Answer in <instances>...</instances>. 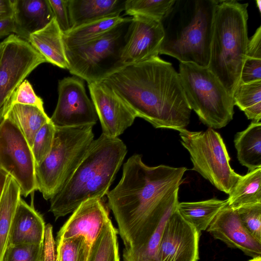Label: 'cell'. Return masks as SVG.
Returning a JSON list of instances; mask_svg holds the SVG:
<instances>
[{
	"label": "cell",
	"mask_w": 261,
	"mask_h": 261,
	"mask_svg": "<svg viewBox=\"0 0 261 261\" xmlns=\"http://www.w3.org/2000/svg\"><path fill=\"white\" fill-rule=\"evenodd\" d=\"M55 132L56 126L50 121L44 124L36 135L31 147L35 166L41 164L50 153Z\"/></svg>",
	"instance_id": "cell-33"
},
{
	"label": "cell",
	"mask_w": 261,
	"mask_h": 261,
	"mask_svg": "<svg viewBox=\"0 0 261 261\" xmlns=\"http://www.w3.org/2000/svg\"><path fill=\"white\" fill-rule=\"evenodd\" d=\"M93 127H56L50 153L35 166L37 190L45 200L61 190L80 164L94 140Z\"/></svg>",
	"instance_id": "cell-6"
},
{
	"label": "cell",
	"mask_w": 261,
	"mask_h": 261,
	"mask_svg": "<svg viewBox=\"0 0 261 261\" xmlns=\"http://www.w3.org/2000/svg\"><path fill=\"white\" fill-rule=\"evenodd\" d=\"M206 230L230 248L240 249L252 258L261 256V243L245 229L237 211L227 205L217 214Z\"/></svg>",
	"instance_id": "cell-17"
},
{
	"label": "cell",
	"mask_w": 261,
	"mask_h": 261,
	"mask_svg": "<svg viewBox=\"0 0 261 261\" xmlns=\"http://www.w3.org/2000/svg\"><path fill=\"white\" fill-rule=\"evenodd\" d=\"M0 168L19 185L26 197L37 190L31 148L17 126L6 117L0 123Z\"/></svg>",
	"instance_id": "cell-11"
},
{
	"label": "cell",
	"mask_w": 261,
	"mask_h": 261,
	"mask_svg": "<svg viewBox=\"0 0 261 261\" xmlns=\"http://www.w3.org/2000/svg\"><path fill=\"white\" fill-rule=\"evenodd\" d=\"M41 261H59L56 243L53 236V226L50 224L45 226Z\"/></svg>",
	"instance_id": "cell-38"
},
{
	"label": "cell",
	"mask_w": 261,
	"mask_h": 261,
	"mask_svg": "<svg viewBox=\"0 0 261 261\" xmlns=\"http://www.w3.org/2000/svg\"><path fill=\"white\" fill-rule=\"evenodd\" d=\"M200 235L176 210L166 224L158 248L157 261H198Z\"/></svg>",
	"instance_id": "cell-14"
},
{
	"label": "cell",
	"mask_w": 261,
	"mask_h": 261,
	"mask_svg": "<svg viewBox=\"0 0 261 261\" xmlns=\"http://www.w3.org/2000/svg\"><path fill=\"white\" fill-rule=\"evenodd\" d=\"M217 0H176L162 22L164 38L160 54L180 63L207 67Z\"/></svg>",
	"instance_id": "cell-4"
},
{
	"label": "cell",
	"mask_w": 261,
	"mask_h": 261,
	"mask_svg": "<svg viewBox=\"0 0 261 261\" xmlns=\"http://www.w3.org/2000/svg\"><path fill=\"white\" fill-rule=\"evenodd\" d=\"M120 16L103 18L75 28L63 34L65 46L83 44L111 30L126 20Z\"/></svg>",
	"instance_id": "cell-27"
},
{
	"label": "cell",
	"mask_w": 261,
	"mask_h": 261,
	"mask_svg": "<svg viewBox=\"0 0 261 261\" xmlns=\"http://www.w3.org/2000/svg\"><path fill=\"white\" fill-rule=\"evenodd\" d=\"M164 38L162 22L145 16L132 17L121 54L123 66L158 57Z\"/></svg>",
	"instance_id": "cell-13"
},
{
	"label": "cell",
	"mask_w": 261,
	"mask_h": 261,
	"mask_svg": "<svg viewBox=\"0 0 261 261\" xmlns=\"http://www.w3.org/2000/svg\"><path fill=\"white\" fill-rule=\"evenodd\" d=\"M0 59V123L10 109L19 86L40 64L47 62L28 41L14 34L2 42Z\"/></svg>",
	"instance_id": "cell-10"
},
{
	"label": "cell",
	"mask_w": 261,
	"mask_h": 261,
	"mask_svg": "<svg viewBox=\"0 0 261 261\" xmlns=\"http://www.w3.org/2000/svg\"><path fill=\"white\" fill-rule=\"evenodd\" d=\"M43 249V243L9 245L2 261H41Z\"/></svg>",
	"instance_id": "cell-34"
},
{
	"label": "cell",
	"mask_w": 261,
	"mask_h": 261,
	"mask_svg": "<svg viewBox=\"0 0 261 261\" xmlns=\"http://www.w3.org/2000/svg\"><path fill=\"white\" fill-rule=\"evenodd\" d=\"M261 81V26L249 39L240 82L247 84Z\"/></svg>",
	"instance_id": "cell-31"
},
{
	"label": "cell",
	"mask_w": 261,
	"mask_h": 261,
	"mask_svg": "<svg viewBox=\"0 0 261 261\" xmlns=\"http://www.w3.org/2000/svg\"><path fill=\"white\" fill-rule=\"evenodd\" d=\"M234 105L252 121L261 120V81L247 84L239 83L233 95Z\"/></svg>",
	"instance_id": "cell-28"
},
{
	"label": "cell",
	"mask_w": 261,
	"mask_h": 261,
	"mask_svg": "<svg viewBox=\"0 0 261 261\" xmlns=\"http://www.w3.org/2000/svg\"><path fill=\"white\" fill-rule=\"evenodd\" d=\"M240 163L249 171L261 167V122L252 121L234 139Z\"/></svg>",
	"instance_id": "cell-22"
},
{
	"label": "cell",
	"mask_w": 261,
	"mask_h": 261,
	"mask_svg": "<svg viewBox=\"0 0 261 261\" xmlns=\"http://www.w3.org/2000/svg\"><path fill=\"white\" fill-rule=\"evenodd\" d=\"M248 261H261V256L252 258Z\"/></svg>",
	"instance_id": "cell-43"
},
{
	"label": "cell",
	"mask_w": 261,
	"mask_h": 261,
	"mask_svg": "<svg viewBox=\"0 0 261 261\" xmlns=\"http://www.w3.org/2000/svg\"><path fill=\"white\" fill-rule=\"evenodd\" d=\"M28 42L47 62L68 69L63 33L55 17L43 29L31 34Z\"/></svg>",
	"instance_id": "cell-21"
},
{
	"label": "cell",
	"mask_w": 261,
	"mask_h": 261,
	"mask_svg": "<svg viewBox=\"0 0 261 261\" xmlns=\"http://www.w3.org/2000/svg\"><path fill=\"white\" fill-rule=\"evenodd\" d=\"M59 261H88L91 245L82 236L56 240Z\"/></svg>",
	"instance_id": "cell-32"
},
{
	"label": "cell",
	"mask_w": 261,
	"mask_h": 261,
	"mask_svg": "<svg viewBox=\"0 0 261 261\" xmlns=\"http://www.w3.org/2000/svg\"><path fill=\"white\" fill-rule=\"evenodd\" d=\"M117 233L110 220L92 243L88 261H120Z\"/></svg>",
	"instance_id": "cell-29"
},
{
	"label": "cell",
	"mask_w": 261,
	"mask_h": 261,
	"mask_svg": "<svg viewBox=\"0 0 261 261\" xmlns=\"http://www.w3.org/2000/svg\"><path fill=\"white\" fill-rule=\"evenodd\" d=\"M248 3L217 0L207 68L232 96L240 80L248 37Z\"/></svg>",
	"instance_id": "cell-5"
},
{
	"label": "cell",
	"mask_w": 261,
	"mask_h": 261,
	"mask_svg": "<svg viewBox=\"0 0 261 261\" xmlns=\"http://www.w3.org/2000/svg\"><path fill=\"white\" fill-rule=\"evenodd\" d=\"M182 145L188 151L199 173L218 190L229 194L241 177L230 166V157L221 135L213 128L192 132L178 130Z\"/></svg>",
	"instance_id": "cell-9"
},
{
	"label": "cell",
	"mask_w": 261,
	"mask_h": 261,
	"mask_svg": "<svg viewBox=\"0 0 261 261\" xmlns=\"http://www.w3.org/2000/svg\"><path fill=\"white\" fill-rule=\"evenodd\" d=\"M227 205V199L212 198L196 202H179L176 210L201 233L207 229L217 214Z\"/></svg>",
	"instance_id": "cell-23"
},
{
	"label": "cell",
	"mask_w": 261,
	"mask_h": 261,
	"mask_svg": "<svg viewBox=\"0 0 261 261\" xmlns=\"http://www.w3.org/2000/svg\"><path fill=\"white\" fill-rule=\"evenodd\" d=\"M228 195L227 206L234 210L261 203V167L242 175Z\"/></svg>",
	"instance_id": "cell-26"
},
{
	"label": "cell",
	"mask_w": 261,
	"mask_h": 261,
	"mask_svg": "<svg viewBox=\"0 0 261 261\" xmlns=\"http://www.w3.org/2000/svg\"><path fill=\"white\" fill-rule=\"evenodd\" d=\"M121 178L108 193L125 249L159 245L166 224L176 210L186 167H151L134 154L124 164Z\"/></svg>",
	"instance_id": "cell-1"
},
{
	"label": "cell",
	"mask_w": 261,
	"mask_h": 261,
	"mask_svg": "<svg viewBox=\"0 0 261 261\" xmlns=\"http://www.w3.org/2000/svg\"><path fill=\"white\" fill-rule=\"evenodd\" d=\"M2 50V42H1L0 43V59H1Z\"/></svg>",
	"instance_id": "cell-44"
},
{
	"label": "cell",
	"mask_w": 261,
	"mask_h": 261,
	"mask_svg": "<svg viewBox=\"0 0 261 261\" xmlns=\"http://www.w3.org/2000/svg\"><path fill=\"white\" fill-rule=\"evenodd\" d=\"M175 1H125V15L145 16L162 22L170 13Z\"/></svg>",
	"instance_id": "cell-30"
},
{
	"label": "cell",
	"mask_w": 261,
	"mask_h": 261,
	"mask_svg": "<svg viewBox=\"0 0 261 261\" xmlns=\"http://www.w3.org/2000/svg\"><path fill=\"white\" fill-rule=\"evenodd\" d=\"M178 74L190 109L204 124L221 128L232 120L233 97L207 67L180 63Z\"/></svg>",
	"instance_id": "cell-7"
},
{
	"label": "cell",
	"mask_w": 261,
	"mask_h": 261,
	"mask_svg": "<svg viewBox=\"0 0 261 261\" xmlns=\"http://www.w3.org/2000/svg\"><path fill=\"white\" fill-rule=\"evenodd\" d=\"M92 101L102 134L118 138L134 123L136 116L124 101L102 82L88 84Z\"/></svg>",
	"instance_id": "cell-15"
},
{
	"label": "cell",
	"mask_w": 261,
	"mask_h": 261,
	"mask_svg": "<svg viewBox=\"0 0 261 261\" xmlns=\"http://www.w3.org/2000/svg\"><path fill=\"white\" fill-rule=\"evenodd\" d=\"M110 220L102 199H90L82 202L58 231L56 240L83 237L92 245Z\"/></svg>",
	"instance_id": "cell-16"
},
{
	"label": "cell",
	"mask_w": 261,
	"mask_h": 261,
	"mask_svg": "<svg viewBox=\"0 0 261 261\" xmlns=\"http://www.w3.org/2000/svg\"><path fill=\"white\" fill-rule=\"evenodd\" d=\"M236 211L245 229L261 243V203L241 207Z\"/></svg>",
	"instance_id": "cell-35"
},
{
	"label": "cell",
	"mask_w": 261,
	"mask_h": 261,
	"mask_svg": "<svg viewBox=\"0 0 261 261\" xmlns=\"http://www.w3.org/2000/svg\"><path fill=\"white\" fill-rule=\"evenodd\" d=\"M14 31L13 11L0 14V38L14 34Z\"/></svg>",
	"instance_id": "cell-39"
},
{
	"label": "cell",
	"mask_w": 261,
	"mask_h": 261,
	"mask_svg": "<svg viewBox=\"0 0 261 261\" xmlns=\"http://www.w3.org/2000/svg\"><path fill=\"white\" fill-rule=\"evenodd\" d=\"M50 119L59 127L93 126L96 124L98 117L87 95L83 80L73 76L59 81L58 102Z\"/></svg>",
	"instance_id": "cell-12"
},
{
	"label": "cell",
	"mask_w": 261,
	"mask_h": 261,
	"mask_svg": "<svg viewBox=\"0 0 261 261\" xmlns=\"http://www.w3.org/2000/svg\"><path fill=\"white\" fill-rule=\"evenodd\" d=\"M127 152L118 137L101 134L94 140L70 178L49 200V211L56 220L72 213L88 199L107 196Z\"/></svg>",
	"instance_id": "cell-3"
},
{
	"label": "cell",
	"mask_w": 261,
	"mask_h": 261,
	"mask_svg": "<svg viewBox=\"0 0 261 261\" xmlns=\"http://www.w3.org/2000/svg\"><path fill=\"white\" fill-rule=\"evenodd\" d=\"M54 16L62 32L70 30L68 10V0H48Z\"/></svg>",
	"instance_id": "cell-37"
},
{
	"label": "cell",
	"mask_w": 261,
	"mask_h": 261,
	"mask_svg": "<svg viewBox=\"0 0 261 261\" xmlns=\"http://www.w3.org/2000/svg\"><path fill=\"white\" fill-rule=\"evenodd\" d=\"M6 117L17 126L31 148L37 132L44 124L50 121L44 110L35 106L22 104L12 106Z\"/></svg>",
	"instance_id": "cell-24"
},
{
	"label": "cell",
	"mask_w": 261,
	"mask_h": 261,
	"mask_svg": "<svg viewBox=\"0 0 261 261\" xmlns=\"http://www.w3.org/2000/svg\"><path fill=\"white\" fill-rule=\"evenodd\" d=\"M125 1L68 0L70 29L105 18L120 16Z\"/></svg>",
	"instance_id": "cell-20"
},
{
	"label": "cell",
	"mask_w": 261,
	"mask_h": 261,
	"mask_svg": "<svg viewBox=\"0 0 261 261\" xmlns=\"http://www.w3.org/2000/svg\"><path fill=\"white\" fill-rule=\"evenodd\" d=\"M8 175L7 172L0 168V200Z\"/></svg>",
	"instance_id": "cell-41"
},
{
	"label": "cell",
	"mask_w": 261,
	"mask_h": 261,
	"mask_svg": "<svg viewBox=\"0 0 261 261\" xmlns=\"http://www.w3.org/2000/svg\"><path fill=\"white\" fill-rule=\"evenodd\" d=\"M45 226L42 216L33 205H29L21 198L13 217L7 246L43 244Z\"/></svg>",
	"instance_id": "cell-18"
},
{
	"label": "cell",
	"mask_w": 261,
	"mask_h": 261,
	"mask_svg": "<svg viewBox=\"0 0 261 261\" xmlns=\"http://www.w3.org/2000/svg\"><path fill=\"white\" fill-rule=\"evenodd\" d=\"M14 34L28 41L54 17L48 0H13Z\"/></svg>",
	"instance_id": "cell-19"
},
{
	"label": "cell",
	"mask_w": 261,
	"mask_h": 261,
	"mask_svg": "<svg viewBox=\"0 0 261 261\" xmlns=\"http://www.w3.org/2000/svg\"><path fill=\"white\" fill-rule=\"evenodd\" d=\"M132 18L81 45L65 46L69 72L88 84L100 82L123 67L121 54Z\"/></svg>",
	"instance_id": "cell-8"
},
{
	"label": "cell",
	"mask_w": 261,
	"mask_h": 261,
	"mask_svg": "<svg viewBox=\"0 0 261 261\" xmlns=\"http://www.w3.org/2000/svg\"><path fill=\"white\" fill-rule=\"evenodd\" d=\"M20 198L19 185L8 175L0 200V261L8 245L13 217Z\"/></svg>",
	"instance_id": "cell-25"
},
{
	"label": "cell",
	"mask_w": 261,
	"mask_h": 261,
	"mask_svg": "<svg viewBox=\"0 0 261 261\" xmlns=\"http://www.w3.org/2000/svg\"><path fill=\"white\" fill-rule=\"evenodd\" d=\"M101 82L155 128L178 131L189 124L192 110L179 74L159 56L124 66Z\"/></svg>",
	"instance_id": "cell-2"
},
{
	"label": "cell",
	"mask_w": 261,
	"mask_h": 261,
	"mask_svg": "<svg viewBox=\"0 0 261 261\" xmlns=\"http://www.w3.org/2000/svg\"><path fill=\"white\" fill-rule=\"evenodd\" d=\"M15 104L31 105L44 110L42 99L36 94L32 86L27 80L21 83L12 97L10 108Z\"/></svg>",
	"instance_id": "cell-36"
},
{
	"label": "cell",
	"mask_w": 261,
	"mask_h": 261,
	"mask_svg": "<svg viewBox=\"0 0 261 261\" xmlns=\"http://www.w3.org/2000/svg\"><path fill=\"white\" fill-rule=\"evenodd\" d=\"M256 6L257 7L259 12H261V1L260 0H258L256 1Z\"/></svg>",
	"instance_id": "cell-42"
},
{
	"label": "cell",
	"mask_w": 261,
	"mask_h": 261,
	"mask_svg": "<svg viewBox=\"0 0 261 261\" xmlns=\"http://www.w3.org/2000/svg\"><path fill=\"white\" fill-rule=\"evenodd\" d=\"M13 11V0H0V14Z\"/></svg>",
	"instance_id": "cell-40"
}]
</instances>
